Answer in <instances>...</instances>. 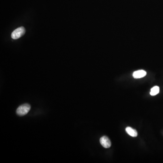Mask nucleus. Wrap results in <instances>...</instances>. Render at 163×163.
Masks as SVG:
<instances>
[{
	"label": "nucleus",
	"instance_id": "obj_1",
	"mask_svg": "<svg viewBox=\"0 0 163 163\" xmlns=\"http://www.w3.org/2000/svg\"><path fill=\"white\" fill-rule=\"evenodd\" d=\"M31 106L27 103L23 104L18 107L16 110V113L20 116H23L26 115L31 109Z\"/></svg>",
	"mask_w": 163,
	"mask_h": 163
},
{
	"label": "nucleus",
	"instance_id": "obj_2",
	"mask_svg": "<svg viewBox=\"0 0 163 163\" xmlns=\"http://www.w3.org/2000/svg\"><path fill=\"white\" fill-rule=\"evenodd\" d=\"M25 30L24 27H20L16 29L12 34V38L14 40L18 39L22 37L25 34Z\"/></svg>",
	"mask_w": 163,
	"mask_h": 163
},
{
	"label": "nucleus",
	"instance_id": "obj_3",
	"mask_svg": "<svg viewBox=\"0 0 163 163\" xmlns=\"http://www.w3.org/2000/svg\"><path fill=\"white\" fill-rule=\"evenodd\" d=\"M100 142L103 147L105 148H109L112 145L110 140L106 136L102 137L100 139Z\"/></svg>",
	"mask_w": 163,
	"mask_h": 163
},
{
	"label": "nucleus",
	"instance_id": "obj_4",
	"mask_svg": "<svg viewBox=\"0 0 163 163\" xmlns=\"http://www.w3.org/2000/svg\"><path fill=\"white\" fill-rule=\"evenodd\" d=\"M146 72L143 70H140L134 72L133 76L135 78H140L146 76Z\"/></svg>",
	"mask_w": 163,
	"mask_h": 163
},
{
	"label": "nucleus",
	"instance_id": "obj_5",
	"mask_svg": "<svg viewBox=\"0 0 163 163\" xmlns=\"http://www.w3.org/2000/svg\"><path fill=\"white\" fill-rule=\"evenodd\" d=\"M126 132L128 133V134L132 137H136L137 136V132L136 130L130 127H127L125 128Z\"/></svg>",
	"mask_w": 163,
	"mask_h": 163
},
{
	"label": "nucleus",
	"instance_id": "obj_6",
	"mask_svg": "<svg viewBox=\"0 0 163 163\" xmlns=\"http://www.w3.org/2000/svg\"><path fill=\"white\" fill-rule=\"evenodd\" d=\"M160 92V87L158 86H155L151 89L150 94L151 96H154L156 95Z\"/></svg>",
	"mask_w": 163,
	"mask_h": 163
}]
</instances>
